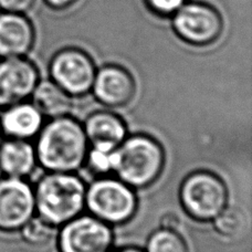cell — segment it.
Listing matches in <instances>:
<instances>
[{
  "instance_id": "6da1fadb",
  "label": "cell",
  "mask_w": 252,
  "mask_h": 252,
  "mask_svg": "<svg viewBox=\"0 0 252 252\" xmlns=\"http://www.w3.org/2000/svg\"><path fill=\"white\" fill-rule=\"evenodd\" d=\"M89 148L83 124L69 115L44 124L34 144L38 165L47 172L75 173L83 167Z\"/></svg>"
},
{
  "instance_id": "7a4b0ae2",
  "label": "cell",
  "mask_w": 252,
  "mask_h": 252,
  "mask_svg": "<svg viewBox=\"0 0 252 252\" xmlns=\"http://www.w3.org/2000/svg\"><path fill=\"white\" fill-rule=\"evenodd\" d=\"M112 173L133 189L151 186L160 176L165 166V152L148 135H127L111 153Z\"/></svg>"
},
{
  "instance_id": "3957f363",
  "label": "cell",
  "mask_w": 252,
  "mask_h": 252,
  "mask_svg": "<svg viewBox=\"0 0 252 252\" xmlns=\"http://www.w3.org/2000/svg\"><path fill=\"white\" fill-rule=\"evenodd\" d=\"M33 190L35 214L55 228L85 210L87 185L75 173L48 172Z\"/></svg>"
},
{
  "instance_id": "277c9868",
  "label": "cell",
  "mask_w": 252,
  "mask_h": 252,
  "mask_svg": "<svg viewBox=\"0 0 252 252\" xmlns=\"http://www.w3.org/2000/svg\"><path fill=\"white\" fill-rule=\"evenodd\" d=\"M138 207L135 189L116 177L102 176L87 186L85 209L110 226L123 224L134 217Z\"/></svg>"
},
{
  "instance_id": "5b68a950",
  "label": "cell",
  "mask_w": 252,
  "mask_h": 252,
  "mask_svg": "<svg viewBox=\"0 0 252 252\" xmlns=\"http://www.w3.org/2000/svg\"><path fill=\"white\" fill-rule=\"evenodd\" d=\"M179 199L189 217L196 221L208 222L228 206V189L217 175L199 170L184 179Z\"/></svg>"
},
{
  "instance_id": "8992f818",
  "label": "cell",
  "mask_w": 252,
  "mask_h": 252,
  "mask_svg": "<svg viewBox=\"0 0 252 252\" xmlns=\"http://www.w3.org/2000/svg\"><path fill=\"white\" fill-rule=\"evenodd\" d=\"M177 37L192 47H208L221 37L223 19L215 7L201 1H187L172 17Z\"/></svg>"
},
{
  "instance_id": "52a82bcc",
  "label": "cell",
  "mask_w": 252,
  "mask_h": 252,
  "mask_svg": "<svg viewBox=\"0 0 252 252\" xmlns=\"http://www.w3.org/2000/svg\"><path fill=\"white\" fill-rule=\"evenodd\" d=\"M96 70L91 56L74 47L61 49L49 63L50 79L73 98L91 92Z\"/></svg>"
},
{
  "instance_id": "ba28073f",
  "label": "cell",
  "mask_w": 252,
  "mask_h": 252,
  "mask_svg": "<svg viewBox=\"0 0 252 252\" xmlns=\"http://www.w3.org/2000/svg\"><path fill=\"white\" fill-rule=\"evenodd\" d=\"M113 241L112 226L90 214H81L62 224L58 247L60 252H110Z\"/></svg>"
},
{
  "instance_id": "9c48e42d",
  "label": "cell",
  "mask_w": 252,
  "mask_h": 252,
  "mask_svg": "<svg viewBox=\"0 0 252 252\" xmlns=\"http://www.w3.org/2000/svg\"><path fill=\"white\" fill-rule=\"evenodd\" d=\"M34 215V190L27 179L0 178V231H19Z\"/></svg>"
},
{
  "instance_id": "30bf717a",
  "label": "cell",
  "mask_w": 252,
  "mask_h": 252,
  "mask_svg": "<svg viewBox=\"0 0 252 252\" xmlns=\"http://www.w3.org/2000/svg\"><path fill=\"white\" fill-rule=\"evenodd\" d=\"M40 80L37 65L26 57L0 60V109L28 101Z\"/></svg>"
},
{
  "instance_id": "8fae6325",
  "label": "cell",
  "mask_w": 252,
  "mask_h": 252,
  "mask_svg": "<svg viewBox=\"0 0 252 252\" xmlns=\"http://www.w3.org/2000/svg\"><path fill=\"white\" fill-rule=\"evenodd\" d=\"M91 92L100 104L115 109L133 100L136 83L129 71L120 65L107 64L96 70Z\"/></svg>"
},
{
  "instance_id": "7c38bea8",
  "label": "cell",
  "mask_w": 252,
  "mask_h": 252,
  "mask_svg": "<svg viewBox=\"0 0 252 252\" xmlns=\"http://www.w3.org/2000/svg\"><path fill=\"white\" fill-rule=\"evenodd\" d=\"M35 42V29L22 13L0 12V59L26 57Z\"/></svg>"
},
{
  "instance_id": "4fadbf2b",
  "label": "cell",
  "mask_w": 252,
  "mask_h": 252,
  "mask_svg": "<svg viewBox=\"0 0 252 252\" xmlns=\"http://www.w3.org/2000/svg\"><path fill=\"white\" fill-rule=\"evenodd\" d=\"M83 128L90 148L112 153L127 136V127L122 118L110 111L90 114Z\"/></svg>"
},
{
  "instance_id": "5bb4252c",
  "label": "cell",
  "mask_w": 252,
  "mask_h": 252,
  "mask_svg": "<svg viewBox=\"0 0 252 252\" xmlns=\"http://www.w3.org/2000/svg\"><path fill=\"white\" fill-rule=\"evenodd\" d=\"M43 119L37 107L26 101L3 109L0 115V127L3 136L29 141L39 134Z\"/></svg>"
},
{
  "instance_id": "9a60e30c",
  "label": "cell",
  "mask_w": 252,
  "mask_h": 252,
  "mask_svg": "<svg viewBox=\"0 0 252 252\" xmlns=\"http://www.w3.org/2000/svg\"><path fill=\"white\" fill-rule=\"evenodd\" d=\"M37 165L34 145L29 141L8 138L0 144V172L3 176L27 179Z\"/></svg>"
},
{
  "instance_id": "2e32d148",
  "label": "cell",
  "mask_w": 252,
  "mask_h": 252,
  "mask_svg": "<svg viewBox=\"0 0 252 252\" xmlns=\"http://www.w3.org/2000/svg\"><path fill=\"white\" fill-rule=\"evenodd\" d=\"M30 98L43 118L50 120L69 115L72 110L73 97L51 79L40 80Z\"/></svg>"
},
{
  "instance_id": "e0dca14e",
  "label": "cell",
  "mask_w": 252,
  "mask_h": 252,
  "mask_svg": "<svg viewBox=\"0 0 252 252\" xmlns=\"http://www.w3.org/2000/svg\"><path fill=\"white\" fill-rule=\"evenodd\" d=\"M145 252H189L184 238L176 230L160 228L152 233L146 242Z\"/></svg>"
},
{
  "instance_id": "ac0fdd59",
  "label": "cell",
  "mask_w": 252,
  "mask_h": 252,
  "mask_svg": "<svg viewBox=\"0 0 252 252\" xmlns=\"http://www.w3.org/2000/svg\"><path fill=\"white\" fill-rule=\"evenodd\" d=\"M211 222L220 236L233 238L241 233L246 224V217L239 208L227 206Z\"/></svg>"
},
{
  "instance_id": "d6986e66",
  "label": "cell",
  "mask_w": 252,
  "mask_h": 252,
  "mask_svg": "<svg viewBox=\"0 0 252 252\" xmlns=\"http://www.w3.org/2000/svg\"><path fill=\"white\" fill-rule=\"evenodd\" d=\"M53 229L50 223L39 216H33L28 222H26L20 229V235L25 242L32 246L44 245L51 239Z\"/></svg>"
},
{
  "instance_id": "ffe728a7",
  "label": "cell",
  "mask_w": 252,
  "mask_h": 252,
  "mask_svg": "<svg viewBox=\"0 0 252 252\" xmlns=\"http://www.w3.org/2000/svg\"><path fill=\"white\" fill-rule=\"evenodd\" d=\"M83 166L92 175H95L96 177L107 176L110 173H112L111 153L89 148Z\"/></svg>"
},
{
  "instance_id": "44dd1931",
  "label": "cell",
  "mask_w": 252,
  "mask_h": 252,
  "mask_svg": "<svg viewBox=\"0 0 252 252\" xmlns=\"http://www.w3.org/2000/svg\"><path fill=\"white\" fill-rule=\"evenodd\" d=\"M144 2L154 15L172 18L187 0H144Z\"/></svg>"
},
{
  "instance_id": "7402d4cb",
  "label": "cell",
  "mask_w": 252,
  "mask_h": 252,
  "mask_svg": "<svg viewBox=\"0 0 252 252\" xmlns=\"http://www.w3.org/2000/svg\"><path fill=\"white\" fill-rule=\"evenodd\" d=\"M35 0H0V10L26 15L33 8Z\"/></svg>"
},
{
  "instance_id": "603a6c76",
  "label": "cell",
  "mask_w": 252,
  "mask_h": 252,
  "mask_svg": "<svg viewBox=\"0 0 252 252\" xmlns=\"http://www.w3.org/2000/svg\"><path fill=\"white\" fill-rule=\"evenodd\" d=\"M182 220L176 213H166L160 217L159 224L160 228L167 229V230H176L181 226Z\"/></svg>"
},
{
  "instance_id": "cb8c5ba5",
  "label": "cell",
  "mask_w": 252,
  "mask_h": 252,
  "mask_svg": "<svg viewBox=\"0 0 252 252\" xmlns=\"http://www.w3.org/2000/svg\"><path fill=\"white\" fill-rule=\"evenodd\" d=\"M43 1L49 8L53 9V10L62 11L73 6L79 0H43Z\"/></svg>"
},
{
  "instance_id": "d4e9b609",
  "label": "cell",
  "mask_w": 252,
  "mask_h": 252,
  "mask_svg": "<svg viewBox=\"0 0 252 252\" xmlns=\"http://www.w3.org/2000/svg\"><path fill=\"white\" fill-rule=\"evenodd\" d=\"M110 252H145V251L139 248H136V247H124V248H121L116 251H110Z\"/></svg>"
},
{
  "instance_id": "484cf974",
  "label": "cell",
  "mask_w": 252,
  "mask_h": 252,
  "mask_svg": "<svg viewBox=\"0 0 252 252\" xmlns=\"http://www.w3.org/2000/svg\"><path fill=\"white\" fill-rule=\"evenodd\" d=\"M3 141V134H2V130H1V127H0V144H1V142Z\"/></svg>"
}]
</instances>
